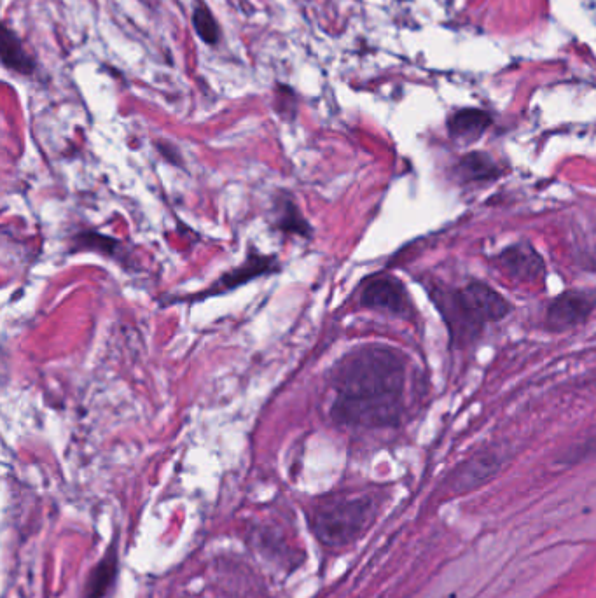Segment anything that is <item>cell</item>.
Instances as JSON below:
<instances>
[{
    "mask_svg": "<svg viewBox=\"0 0 596 598\" xmlns=\"http://www.w3.org/2000/svg\"><path fill=\"white\" fill-rule=\"evenodd\" d=\"M596 308V291H569L549 305L546 324L553 331H565L583 324Z\"/></svg>",
    "mask_w": 596,
    "mask_h": 598,
    "instance_id": "4",
    "label": "cell"
},
{
    "mask_svg": "<svg viewBox=\"0 0 596 598\" xmlns=\"http://www.w3.org/2000/svg\"><path fill=\"white\" fill-rule=\"evenodd\" d=\"M458 298L467 315L479 327L486 322L502 320L511 312V305L507 303L504 296H500L497 291H493L492 287L481 282H472L469 286H465L462 291H458Z\"/></svg>",
    "mask_w": 596,
    "mask_h": 598,
    "instance_id": "3",
    "label": "cell"
},
{
    "mask_svg": "<svg viewBox=\"0 0 596 598\" xmlns=\"http://www.w3.org/2000/svg\"><path fill=\"white\" fill-rule=\"evenodd\" d=\"M497 265L502 272L506 273L507 277L518 280V282H525V284L541 280L546 273V266H544L539 252L528 244L507 247L506 251L500 252Z\"/></svg>",
    "mask_w": 596,
    "mask_h": 598,
    "instance_id": "6",
    "label": "cell"
},
{
    "mask_svg": "<svg viewBox=\"0 0 596 598\" xmlns=\"http://www.w3.org/2000/svg\"><path fill=\"white\" fill-rule=\"evenodd\" d=\"M375 515V502L369 497H334L312 509L310 527L327 548H343L373 525Z\"/></svg>",
    "mask_w": 596,
    "mask_h": 598,
    "instance_id": "2",
    "label": "cell"
},
{
    "mask_svg": "<svg viewBox=\"0 0 596 598\" xmlns=\"http://www.w3.org/2000/svg\"><path fill=\"white\" fill-rule=\"evenodd\" d=\"M593 455H596V429L570 446L569 450L563 455L562 460L567 464H576V462L590 459Z\"/></svg>",
    "mask_w": 596,
    "mask_h": 598,
    "instance_id": "14",
    "label": "cell"
},
{
    "mask_svg": "<svg viewBox=\"0 0 596 598\" xmlns=\"http://www.w3.org/2000/svg\"><path fill=\"white\" fill-rule=\"evenodd\" d=\"M280 216H282L280 217V221H278L280 230L291 231V233H296V235L308 237L310 226H308L305 219L301 217L298 209H296V205L285 203V207L282 209V212H280Z\"/></svg>",
    "mask_w": 596,
    "mask_h": 598,
    "instance_id": "15",
    "label": "cell"
},
{
    "mask_svg": "<svg viewBox=\"0 0 596 598\" xmlns=\"http://www.w3.org/2000/svg\"><path fill=\"white\" fill-rule=\"evenodd\" d=\"M458 175L464 181H488L499 175V168L493 163L490 156L483 153H472L465 156L458 165Z\"/></svg>",
    "mask_w": 596,
    "mask_h": 598,
    "instance_id": "12",
    "label": "cell"
},
{
    "mask_svg": "<svg viewBox=\"0 0 596 598\" xmlns=\"http://www.w3.org/2000/svg\"><path fill=\"white\" fill-rule=\"evenodd\" d=\"M0 55H2V63L6 65L7 69L14 70V72L23 74V76L34 74V58L28 55L25 48H23V44H21L20 37L14 34L11 28H2Z\"/></svg>",
    "mask_w": 596,
    "mask_h": 598,
    "instance_id": "11",
    "label": "cell"
},
{
    "mask_svg": "<svg viewBox=\"0 0 596 598\" xmlns=\"http://www.w3.org/2000/svg\"><path fill=\"white\" fill-rule=\"evenodd\" d=\"M119 555L118 544L111 543L104 557L100 558L88 576L84 598H111L118 583Z\"/></svg>",
    "mask_w": 596,
    "mask_h": 598,
    "instance_id": "9",
    "label": "cell"
},
{
    "mask_svg": "<svg viewBox=\"0 0 596 598\" xmlns=\"http://www.w3.org/2000/svg\"><path fill=\"white\" fill-rule=\"evenodd\" d=\"M502 462H504L502 453L497 452V450L479 453L474 459L465 462L464 466L453 474L451 490L453 492H465V490L478 487L486 480H490L493 474L499 471Z\"/></svg>",
    "mask_w": 596,
    "mask_h": 598,
    "instance_id": "7",
    "label": "cell"
},
{
    "mask_svg": "<svg viewBox=\"0 0 596 598\" xmlns=\"http://www.w3.org/2000/svg\"><path fill=\"white\" fill-rule=\"evenodd\" d=\"M406 361L382 345L357 348L334 373V422L348 427H385L399 422Z\"/></svg>",
    "mask_w": 596,
    "mask_h": 598,
    "instance_id": "1",
    "label": "cell"
},
{
    "mask_svg": "<svg viewBox=\"0 0 596 598\" xmlns=\"http://www.w3.org/2000/svg\"><path fill=\"white\" fill-rule=\"evenodd\" d=\"M193 23H195L196 34L200 35L201 41L205 42V44H212L214 46L221 39L219 25L215 21L214 14L210 13V9H207V7H196Z\"/></svg>",
    "mask_w": 596,
    "mask_h": 598,
    "instance_id": "13",
    "label": "cell"
},
{
    "mask_svg": "<svg viewBox=\"0 0 596 598\" xmlns=\"http://www.w3.org/2000/svg\"><path fill=\"white\" fill-rule=\"evenodd\" d=\"M277 259L273 256H261V254H252L249 258L245 259V263L242 266H238L235 270L222 275L221 279L215 282L214 286L208 289L207 293L200 294V298L203 296H214V294L228 293L235 287L242 286L249 280L257 279L264 273H271L277 270Z\"/></svg>",
    "mask_w": 596,
    "mask_h": 598,
    "instance_id": "8",
    "label": "cell"
},
{
    "mask_svg": "<svg viewBox=\"0 0 596 598\" xmlns=\"http://www.w3.org/2000/svg\"><path fill=\"white\" fill-rule=\"evenodd\" d=\"M362 305L371 310L406 317L411 313L408 293L401 282L392 277H380L369 282L362 293Z\"/></svg>",
    "mask_w": 596,
    "mask_h": 598,
    "instance_id": "5",
    "label": "cell"
},
{
    "mask_svg": "<svg viewBox=\"0 0 596 598\" xmlns=\"http://www.w3.org/2000/svg\"><path fill=\"white\" fill-rule=\"evenodd\" d=\"M492 125V116L481 109H462L455 112L448 123L451 137L458 140H478Z\"/></svg>",
    "mask_w": 596,
    "mask_h": 598,
    "instance_id": "10",
    "label": "cell"
}]
</instances>
